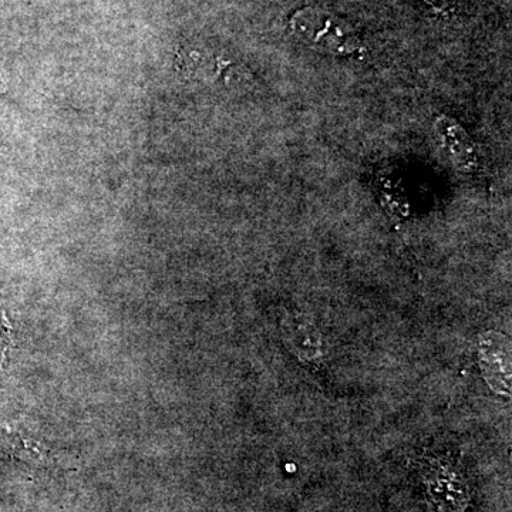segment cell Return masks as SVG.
Segmentation results:
<instances>
[{
  "label": "cell",
  "mask_w": 512,
  "mask_h": 512,
  "mask_svg": "<svg viewBox=\"0 0 512 512\" xmlns=\"http://www.w3.org/2000/svg\"><path fill=\"white\" fill-rule=\"evenodd\" d=\"M289 29L313 49L330 55L352 56L365 49L356 29L326 10L299 9L289 19Z\"/></svg>",
  "instance_id": "cell-1"
},
{
  "label": "cell",
  "mask_w": 512,
  "mask_h": 512,
  "mask_svg": "<svg viewBox=\"0 0 512 512\" xmlns=\"http://www.w3.org/2000/svg\"><path fill=\"white\" fill-rule=\"evenodd\" d=\"M420 2L430 6L431 9L437 10V12H441V10L446 9L448 6V0H420Z\"/></svg>",
  "instance_id": "cell-5"
},
{
  "label": "cell",
  "mask_w": 512,
  "mask_h": 512,
  "mask_svg": "<svg viewBox=\"0 0 512 512\" xmlns=\"http://www.w3.org/2000/svg\"><path fill=\"white\" fill-rule=\"evenodd\" d=\"M429 495L437 512H461L466 507V487L457 477L446 471H440L431 478Z\"/></svg>",
  "instance_id": "cell-3"
},
{
  "label": "cell",
  "mask_w": 512,
  "mask_h": 512,
  "mask_svg": "<svg viewBox=\"0 0 512 512\" xmlns=\"http://www.w3.org/2000/svg\"><path fill=\"white\" fill-rule=\"evenodd\" d=\"M481 356H483V367L488 376L503 377L501 375L508 373L507 365H510V359L505 352L504 343L485 339Z\"/></svg>",
  "instance_id": "cell-4"
},
{
  "label": "cell",
  "mask_w": 512,
  "mask_h": 512,
  "mask_svg": "<svg viewBox=\"0 0 512 512\" xmlns=\"http://www.w3.org/2000/svg\"><path fill=\"white\" fill-rule=\"evenodd\" d=\"M434 127L458 170L466 174L474 173L478 165L477 151L467 131L448 116L437 117Z\"/></svg>",
  "instance_id": "cell-2"
}]
</instances>
